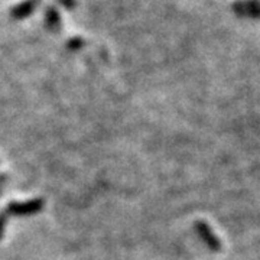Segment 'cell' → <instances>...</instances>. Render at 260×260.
Instances as JSON below:
<instances>
[{"mask_svg":"<svg viewBox=\"0 0 260 260\" xmlns=\"http://www.w3.org/2000/svg\"><path fill=\"white\" fill-rule=\"evenodd\" d=\"M45 201L42 198H34L29 201H23V203H10L3 213L6 214L8 217H26V215H34L42 211Z\"/></svg>","mask_w":260,"mask_h":260,"instance_id":"6da1fadb","label":"cell"},{"mask_svg":"<svg viewBox=\"0 0 260 260\" xmlns=\"http://www.w3.org/2000/svg\"><path fill=\"white\" fill-rule=\"evenodd\" d=\"M195 230L198 233V236L203 239V242L211 249L213 251L221 250V240L215 236V233L213 232V229L210 227V224H207L203 220L195 223Z\"/></svg>","mask_w":260,"mask_h":260,"instance_id":"7a4b0ae2","label":"cell"},{"mask_svg":"<svg viewBox=\"0 0 260 260\" xmlns=\"http://www.w3.org/2000/svg\"><path fill=\"white\" fill-rule=\"evenodd\" d=\"M234 10L240 16H249V18H257L260 16V0H246V2H237L234 5Z\"/></svg>","mask_w":260,"mask_h":260,"instance_id":"3957f363","label":"cell"},{"mask_svg":"<svg viewBox=\"0 0 260 260\" xmlns=\"http://www.w3.org/2000/svg\"><path fill=\"white\" fill-rule=\"evenodd\" d=\"M39 3H41V0H25V2L19 3L18 6H15L12 9L10 16L13 19H16V20L28 18L29 15H32L34 10L39 6Z\"/></svg>","mask_w":260,"mask_h":260,"instance_id":"277c9868","label":"cell"},{"mask_svg":"<svg viewBox=\"0 0 260 260\" xmlns=\"http://www.w3.org/2000/svg\"><path fill=\"white\" fill-rule=\"evenodd\" d=\"M45 23H47V28L49 30H56L61 26V16L59 13L56 12L55 8L49 6L47 10H45Z\"/></svg>","mask_w":260,"mask_h":260,"instance_id":"5b68a950","label":"cell"},{"mask_svg":"<svg viewBox=\"0 0 260 260\" xmlns=\"http://www.w3.org/2000/svg\"><path fill=\"white\" fill-rule=\"evenodd\" d=\"M56 2H59L67 9H73V8H75V5H77L75 0H56Z\"/></svg>","mask_w":260,"mask_h":260,"instance_id":"8992f818","label":"cell"},{"mask_svg":"<svg viewBox=\"0 0 260 260\" xmlns=\"http://www.w3.org/2000/svg\"><path fill=\"white\" fill-rule=\"evenodd\" d=\"M6 181H8V175H5V174H0V185H3Z\"/></svg>","mask_w":260,"mask_h":260,"instance_id":"52a82bcc","label":"cell"},{"mask_svg":"<svg viewBox=\"0 0 260 260\" xmlns=\"http://www.w3.org/2000/svg\"><path fill=\"white\" fill-rule=\"evenodd\" d=\"M2 192H3V188H0V195H2Z\"/></svg>","mask_w":260,"mask_h":260,"instance_id":"ba28073f","label":"cell"}]
</instances>
